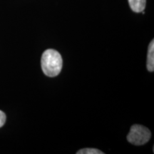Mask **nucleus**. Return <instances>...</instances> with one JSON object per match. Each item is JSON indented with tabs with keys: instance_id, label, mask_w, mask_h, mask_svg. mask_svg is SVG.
Segmentation results:
<instances>
[{
	"instance_id": "obj_1",
	"label": "nucleus",
	"mask_w": 154,
	"mask_h": 154,
	"mask_svg": "<svg viewBox=\"0 0 154 154\" xmlns=\"http://www.w3.org/2000/svg\"><path fill=\"white\" fill-rule=\"evenodd\" d=\"M62 63L61 56L56 50H46L42 56V69L47 76L54 77L59 75L62 69Z\"/></svg>"
},
{
	"instance_id": "obj_5",
	"label": "nucleus",
	"mask_w": 154,
	"mask_h": 154,
	"mask_svg": "<svg viewBox=\"0 0 154 154\" xmlns=\"http://www.w3.org/2000/svg\"><path fill=\"white\" fill-rule=\"evenodd\" d=\"M103 153H104L103 152H102L99 149H90V148L81 149L79 151L76 152V154H103Z\"/></svg>"
},
{
	"instance_id": "obj_2",
	"label": "nucleus",
	"mask_w": 154,
	"mask_h": 154,
	"mask_svg": "<svg viewBox=\"0 0 154 154\" xmlns=\"http://www.w3.org/2000/svg\"><path fill=\"white\" fill-rule=\"evenodd\" d=\"M151 137V133L146 127L135 124L131 126L127 136V140L135 146H142L147 143Z\"/></svg>"
},
{
	"instance_id": "obj_4",
	"label": "nucleus",
	"mask_w": 154,
	"mask_h": 154,
	"mask_svg": "<svg viewBox=\"0 0 154 154\" xmlns=\"http://www.w3.org/2000/svg\"><path fill=\"white\" fill-rule=\"evenodd\" d=\"M131 9L134 12L139 13L143 11L145 9L146 0H128Z\"/></svg>"
},
{
	"instance_id": "obj_6",
	"label": "nucleus",
	"mask_w": 154,
	"mask_h": 154,
	"mask_svg": "<svg viewBox=\"0 0 154 154\" xmlns=\"http://www.w3.org/2000/svg\"><path fill=\"white\" fill-rule=\"evenodd\" d=\"M6 121V115L3 111H0V128L2 127L5 124Z\"/></svg>"
},
{
	"instance_id": "obj_3",
	"label": "nucleus",
	"mask_w": 154,
	"mask_h": 154,
	"mask_svg": "<svg viewBox=\"0 0 154 154\" xmlns=\"http://www.w3.org/2000/svg\"><path fill=\"white\" fill-rule=\"evenodd\" d=\"M147 69L149 72L154 71V41L153 39L149 44L147 55Z\"/></svg>"
}]
</instances>
